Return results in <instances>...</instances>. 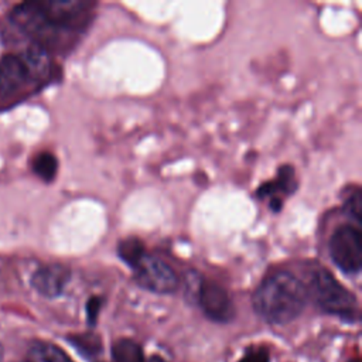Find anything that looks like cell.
<instances>
[{
	"mask_svg": "<svg viewBox=\"0 0 362 362\" xmlns=\"http://www.w3.org/2000/svg\"><path fill=\"white\" fill-rule=\"evenodd\" d=\"M344 211L346 212V215L355 222V226L359 228L361 221H362V197H361V191L356 189L355 192H352L344 204Z\"/></svg>",
	"mask_w": 362,
	"mask_h": 362,
	"instance_id": "cell-15",
	"label": "cell"
},
{
	"mask_svg": "<svg viewBox=\"0 0 362 362\" xmlns=\"http://www.w3.org/2000/svg\"><path fill=\"white\" fill-rule=\"evenodd\" d=\"M117 253H119L120 259L132 267L146 253V250H144V245L140 239L129 238L119 243Z\"/></svg>",
	"mask_w": 362,
	"mask_h": 362,
	"instance_id": "cell-14",
	"label": "cell"
},
{
	"mask_svg": "<svg viewBox=\"0 0 362 362\" xmlns=\"http://www.w3.org/2000/svg\"><path fill=\"white\" fill-rule=\"evenodd\" d=\"M296 178H294V170L291 167H281L279 171V175L274 181L263 184L257 189V195L260 198L270 197V208L273 211H280L281 209V201L276 198V194L284 192V194H291L296 191Z\"/></svg>",
	"mask_w": 362,
	"mask_h": 362,
	"instance_id": "cell-9",
	"label": "cell"
},
{
	"mask_svg": "<svg viewBox=\"0 0 362 362\" xmlns=\"http://www.w3.org/2000/svg\"><path fill=\"white\" fill-rule=\"evenodd\" d=\"M197 303L201 305L204 314L216 322H229L235 317V305L228 291L218 283L202 280Z\"/></svg>",
	"mask_w": 362,
	"mask_h": 362,
	"instance_id": "cell-7",
	"label": "cell"
},
{
	"mask_svg": "<svg viewBox=\"0 0 362 362\" xmlns=\"http://www.w3.org/2000/svg\"><path fill=\"white\" fill-rule=\"evenodd\" d=\"M45 66L44 47L34 44L27 54H8L0 59V100L16 95L30 79Z\"/></svg>",
	"mask_w": 362,
	"mask_h": 362,
	"instance_id": "cell-4",
	"label": "cell"
},
{
	"mask_svg": "<svg viewBox=\"0 0 362 362\" xmlns=\"http://www.w3.org/2000/svg\"><path fill=\"white\" fill-rule=\"evenodd\" d=\"M57 170H58V161L55 156L48 151H42L37 154L33 160V171L47 182L55 178Z\"/></svg>",
	"mask_w": 362,
	"mask_h": 362,
	"instance_id": "cell-13",
	"label": "cell"
},
{
	"mask_svg": "<svg viewBox=\"0 0 362 362\" xmlns=\"http://www.w3.org/2000/svg\"><path fill=\"white\" fill-rule=\"evenodd\" d=\"M349 362H359V359H352V361H349Z\"/></svg>",
	"mask_w": 362,
	"mask_h": 362,
	"instance_id": "cell-19",
	"label": "cell"
},
{
	"mask_svg": "<svg viewBox=\"0 0 362 362\" xmlns=\"http://www.w3.org/2000/svg\"><path fill=\"white\" fill-rule=\"evenodd\" d=\"M253 308L270 324H287L297 318L307 303L304 283L290 272L267 276L253 293Z\"/></svg>",
	"mask_w": 362,
	"mask_h": 362,
	"instance_id": "cell-2",
	"label": "cell"
},
{
	"mask_svg": "<svg viewBox=\"0 0 362 362\" xmlns=\"http://www.w3.org/2000/svg\"><path fill=\"white\" fill-rule=\"evenodd\" d=\"M305 286L310 297L322 311L354 321L358 317L355 296L325 269L314 270Z\"/></svg>",
	"mask_w": 362,
	"mask_h": 362,
	"instance_id": "cell-3",
	"label": "cell"
},
{
	"mask_svg": "<svg viewBox=\"0 0 362 362\" xmlns=\"http://www.w3.org/2000/svg\"><path fill=\"white\" fill-rule=\"evenodd\" d=\"M69 277L71 272L66 266L59 263H51L34 272V274L31 276V286L41 296L54 298L62 294L65 286L69 281Z\"/></svg>",
	"mask_w": 362,
	"mask_h": 362,
	"instance_id": "cell-8",
	"label": "cell"
},
{
	"mask_svg": "<svg viewBox=\"0 0 362 362\" xmlns=\"http://www.w3.org/2000/svg\"><path fill=\"white\" fill-rule=\"evenodd\" d=\"M71 345L85 358H93L102 351V341L92 332L76 334L68 338Z\"/></svg>",
	"mask_w": 362,
	"mask_h": 362,
	"instance_id": "cell-12",
	"label": "cell"
},
{
	"mask_svg": "<svg viewBox=\"0 0 362 362\" xmlns=\"http://www.w3.org/2000/svg\"><path fill=\"white\" fill-rule=\"evenodd\" d=\"M239 362H270L269 351L266 348H250Z\"/></svg>",
	"mask_w": 362,
	"mask_h": 362,
	"instance_id": "cell-16",
	"label": "cell"
},
{
	"mask_svg": "<svg viewBox=\"0 0 362 362\" xmlns=\"http://www.w3.org/2000/svg\"><path fill=\"white\" fill-rule=\"evenodd\" d=\"M113 362H144L141 346L129 338H120L112 345Z\"/></svg>",
	"mask_w": 362,
	"mask_h": 362,
	"instance_id": "cell-11",
	"label": "cell"
},
{
	"mask_svg": "<svg viewBox=\"0 0 362 362\" xmlns=\"http://www.w3.org/2000/svg\"><path fill=\"white\" fill-rule=\"evenodd\" d=\"M100 305H102L100 297H90V298L88 300V304H86V317H88V322H89L90 325H95L96 317H98L99 310H100Z\"/></svg>",
	"mask_w": 362,
	"mask_h": 362,
	"instance_id": "cell-17",
	"label": "cell"
},
{
	"mask_svg": "<svg viewBox=\"0 0 362 362\" xmlns=\"http://www.w3.org/2000/svg\"><path fill=\"white\" fill-rule=\"evenodd\" d=\"M95 3L79 0L30 1L13 8V24L27 35L41 41L55 38L58 33L76 31L89 18Z\"/></svg>",
	"mask_w": 362,
	"mask_h": 362,
	"instance_id": "cell-1",
	"label": "cell"
},
{
	"mask_svg": "<svg viewBox=\"0 0 362 362\" xmlns=\"http://www.w3.org/2000/svg\"><path fill=\"white\" fill-rule=\"evenodd\" d=\"M136 283L157 294H170L178 288L180 280L175 272L164 260L144 253L133 266Z\"/></svg>",
	"mask_w": 362,
	"mask_h": 362,
	"instance_id": "cell-5",
	"label": "cell"
},
{
	"mask_svg": "<svg viewBox=\"0 0 362 362\" xmlns=\"http://www.w3.org/2000/svg\"><path fill=\"white\" fill-rule=\"evenodd\" d=\"M31 362H74L59 346L45 342L34 341L30 345Z\"/></svg>",
	"mask_w": 362,
	"mask_h": 362,
	"instance_id": "cell-10",
	"label": "cell"
},
{
	"mask_svg": "<svg viewBox=\"0 0 362 362\" xmlns=\"http://www.w3.org/2000/svg\"><path fill=\"white\" fill-rule=\"evenodd\" d=\"M148 362H167L164 358H161V356H158V355H153L151 358H150V361Z\"/></svg>",
	"mask_w": 362,
	"mask_h": 362,
	"instance_id": "cell-18",
	"label": "cell"
},
{
	"mask_svg": "<svg viewBox=\"0 0 362 362\" xmlns=\"http://www.w3.org/2000/svg\"><path fill=\"white\" fill-rule=\"evenodd\" d=\"M329 256L344 273H359L362 266L361 229L355 225L339 226L329 239Z\"/></svg>",
	"mask_w": 362,
	"mask_h": 362,
	"instance_id": "cell-6",
	"label": "cell"
},
{
	"mask_svg": "<svg viewBox=\"0 0 362 362\" xmlns=\"http://www.w3.org/2000/svg\"><path fill=\"white\" fill-rule=\"evenodd\" d=\"M24 362H31V361H24Z\"/></svg>",
	"mask_w": 362,
	"mask_h": 362,
	"instance_id": "cell-20",
	"label": "cell"
}]
</instances>
